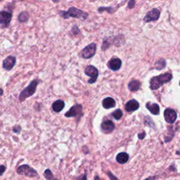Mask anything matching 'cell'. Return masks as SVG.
I'll return each instance as SVG.
<instances>
[{
  "label": "cell",
  "mask_w": 180,
  "mask_h": 180,
  "mask_svg": "<svg viewBox=\"0 0 180 180\" xmlns=\"http://www.w3.org/2000/svg\"><path fill=\"white\" fill-rule=\"evenodd\" d=\"M16 58L14 56H10L3 61V68L7 71H11L16 64Z\"/></svg>",
  "instance_id": "13"
},
{
  "label": "cell",
  "mask_w": 180,
  "mask_h": 180,
  "mask_svg": "<svg viewBox=\"0 0 180 180\" xmlns=\"http://www.w3.org/2000/svg\"><path fill=\"white\" fill-rule=\"evenodd\" d=\"M164 118L168 123L173 124L177 120V113L172 108H166L164 111Z\"/></svg>",
  "instance_id": "8"
},
{
  "label": "cell",
  "mask_w": 180,
  "mask_h": 180,
  "mask_svg": "<svg viewBox=\"0 0 180 180\" xmlns=\"http://www.w3.org/2000/svg\"><path fill=\"white\" fill-rule=\"evenodd\" d=\"M160 13L159 12V10H158L157 9H154L150 11V12H148L146 13V15L145 16V17L144 18V22L149 23L150 21H157L160 17Z\"/></svg>",
  "instance_id": "9"
},
{
  "label": "cell",
  "mask_w": 180,
  "mask_h": 180,
  "mask_svg": "<svg viewBox=\"0 0 180 180\" xmlns=\"http://www.w3.org/2000/svg\"><path fill=\"white\" fill-rule=\"evenodd\" d=\"M96 50V44L95 43H92V44L86 47L85 49H83L81 55L84 58H90L95 55Z\"/></svg>",
  "instance_id": "7"
},
{
  "label": "cell",
  "mask_w": 180,
  "mask_h": 180,
  "mask_svg": "<svg viewBox=\"0 0 180 180\" xmlns=\"http://www.w3.org/2000/svg\"><path fill=\"white\" fill-rule=\"evenodd\" d=\"M44 176L47 180H52L53 179V174L49 169H47V170L44 171Z\"/></svg>",
  "instance_id": "22"
},
{
  "label": "cell",
  "mask_w": 180,
  "mask_h": 180,
  "mask_svg": "<svg viewBox=\"0 0 180 180\" xmlns=\"http://www.w3.org/2000/svg\"><path fill=\"white\" fill-rule=\"evenodd\" d=\"M60 14L64 18H67L69 17H74V18H80V19H82V20L86 19L88 16L87 13L83 12L82 11L77 9L75 7L70 8L68 12H61Z\"/></svg>",
  "instance_id": "3"
},
{
  "label": "cell",
  "mask_w": 180,
  "mask_h": 180,
  "mask_svg": "<svg viewBox=\"0 0 180 180\" xmlns=\"http://www.w3.org/2000/svg\"><path fill=\"white\" fill-rule=\"evenodd\" d=\"M21 130V126H19V125L15 126V127L13 128V132L15 133H19Z\"/></svg>",
  "instance_id": "26"
},
{
  "label": "cell",
  "mask_w": 180,
  "mask_h": 180,
  "mask_svg": "<svg viewBox=\"0 0 180 180\" xmlns=\"http://www.w3.org/2000/svg\"><path fill=\"white\" fill-rule=\"evenodd\" d=\"M85 72L87 76L90 77V79L88 80V82L90 83V84H93V83H95L96 81L99 76V71L97 68H95V66H87L85 70Z\"/></svg>",
  "instance_id": "5"
},
{
  "label": "cell",
  "mask_w": 180,
  "mask_h": 180,
  "mask_svg": "<svg viewBox=\"0 0 180 180\" xmlns=\"http://www.w3.org/2000/svg\"><path fill=\"white\" fill-rule=\"evenodd\" d=\"M83 115L82 113V106L80 104H76L71 107L68 112L65 113V116L66 118H72V117H77L82 116Z\"/></svg>",
  "instance_id": "6"
},
{
  "label": "cell",
  "mask_w": 180,
  "mask_h": 180,
  "mask_svg": "<svg viewBox=\"0 0 180 180\" xmlns=\"http://www.w3.org/2000/svg\"><path fill=\"white\" fill-rule=\"evenodd\" d=\"M146 107L153 115H158L160 114V106H158V104L155 103L148 102V103L146 104Z\"/></svg>",
  "instance_id": "15"
},
{
  "label": "cell",
  "mask_w": 180,
  "mask_h": 180,
  "mask_svg": "<svg viewBox=\"0 0 180 180\" xmlns=\"http://www.w3.org/2000/svg\"><path fill=\"white\" fill-rule=\"evenodd\" d=\"M95 180H101V179L99 178V177L98 175H96L95 177Z\"/></svg>",
  "instance_id": "33"
},
{
  "label": "cell",
  "mask_w": 180,
  "mask_h": 180,
  "mask_svg": "<svg viewBox=\"0 0 180 180\" xmlns=\"http://www.w3.org/2000/svg\"><path fill=\"white\" fill-rule=\"evenodd\" d=\"M122 66V61L118 58H113L108 63V68L113 71H117Z\"/></svg>",
  "instance_id": "12"
},
{
  "label": "cell",
  "mask_w": 180,
  "mask_h": 180,
  "mask_svg": "<svg viewBox=\"0 0 180 180\" xmlns=\"http://www.w3.org/2000/svg\"><path fill=\"white\" fill-rule=\"evenodd\" d=\"M116 105L115 103V101L114 99H113L111 97H107L105 98L103 101H102V106L104 108L106 109H110L112 108H114Z\"/></svg>",
  "instance_id": "16"
},
{
  "label": "cell",
  "mask_w": 180,
  "mask_h": 180,
  "mask_svg": "<svg viewBox=\"0 0 180 180\" xmlns=\"http://www.w3.org/2000/svg\"><path fill=\"white\" fill-rule=\"evenodd\" d=\"M39 84L38 80H34L31 82L28 87L24 89V90L21 92L19 95V101H25L27 98L30 97V96H33L36 92L37 87Z\"/></svg>",
  "instance_id": "2"
},
{
  "label": "cell",
  "mask_w": 180,
  "mask_h": 180,
  "mask_svg": "<svg viewBox=\"0 0 180 180\" xmlns=\"http://www.w3.org/2000/svg\"><path fill=\"white\" fill-rule=\"evenodd\" d=\"M141 87V82L138 80H132L128 84V88L131 92H136Z\"/></svg>",
  "instance_id": "19"
},
{
  "label": "cell",
  "mask_w": 180,
  "mask_h": 180,
  "mask_svg": "<svg viewBox=\"0 0 180 180\" xmlns=\"http://www.w3.org/2000/svg\"><path fill=\"white\" fill-rule=\"evenodd\" d=\"M77 180H87V174H82V175L78 177H77Z\"/></svg>",
  "instance_id": "29"
},
{
  "label": "cell",
  "mask_w": 180,
  "mask_h": 180,
  "mask_svg": "<svg viewBox=\"0 0 180 180\" xmlns=\"http://www.w3.org/2000/svg\"><path fill=\"white\" fill-rule=\"evenodd\" d=\"M112 115L115 120H119L122 118L123 113H122V111L120 109H116L113 113Z\"/></svg>",
  "instance_id": "21"
},
{
  "label": "cell",
  "mask_w": 180,
  "mask_h": 180,
  "mask_svg": "<svg viewBox=\"0 0 180 180\" xmlns=\"http://www.w3.org/2000/svg\"><path fill=\"white\" fill-rule=\"evenodd\" d=\"M65 107V103L62 100H57L52 104L53 111L56 113L61 112Z\"/></svg>",
  "instance_id": "17"
},
{
  "label": "cell",
  "mask_w": 180,
  "mask_h": 180,
  "mask_svg": "<svg viewBox=\"0 0 180 180\" xmlns=\"http://www.w3.org/2000/svg\"><path fill=\"white\" fill-rule=\"evenodd\" d=\"M101 131L105 134L111 133L115 129V124L111 120H104L101 125Z\"/></svg>",
  "instance_id": "10"
},
{
  "label": "cell",
  "mask_w": 180,
  "mask_h": 180,
  "mask_svg": "<svg viewBox=\"0 0 180 180\" xmlns=\"http://www.w3.org/2000/svg\"><path fill=\"white\" fill-rule=\"evenodd\" d=\"M139 108V102L135 99H132L129 101L125 105V110L127 112H133L138 110Z\"/></svg>",
  "instance_id": "14"
},
{
  "label": "cell",
  "mask_w": 180,
  "mask_h": 180,
  "mask_svg": "<svg viewBox=\"0 0 180 180\" xmlns=\"http://www.w3.org/2000/svg\"><path fill=\"white\" fill-rule=\"evenodd\" d=\"M134 5H135V1H134V0H131L128 3V7L132 9V8L134 7Z\"/></svg>",
  "instance_id": "28"
},
{
  "label": "cell",
  "mask_w": 180,
  "mask_h": 180,
  "mask_svg": "<svg viewBox=\"0 0 180 180\" xmlns=\"http://www.w3.org/2000/svg\"><path fill=\"white\" fill-rule=\"evenodd\" d=\"M165 66H166L165 61L164 60V59L161 58V59H160L159 61H158L156 63H155V68H156L158 70H159V71H160V70H162L165 68Z\"/></svg>",
  "instance_id": "20"
},
{
  "label": "cell",
  "mask_w": 180,
  "mask_h": 180,
  "mask_svg": "<svg viewBox=\"0 0 180 180\" xmlns=\"http://www.w3.org/2000/svg\"><path fill=\"white\" fill-rule=\"evenodd\" d=\"M5 170H6V167L3 165H0V176L4 174Z\"/></svg>",
  "instance_id": "27"
},
{
  "label": "cell",
  "mask_w": 180,
  "mask_h": 180,
  "mask_svg": "<svg viewBox=\"0 0 180 180\" xmlns=\"http://www.w3.org/2000/svg\"><path fill=\"white\" fill-rule=\"evenodd\" d=\"M145 136H146V133L144 132H143L141 134H138V136H139V138L140 139H144V137H145Z\"/></svg>",
  "instance_id": "30"
},
{
  "label": "cell",
  "mask_w": 180,
  "mask_h": 180,
  "mask_svg": "<svg viewBox=\"0 0 180 180\" xmlns=\"http://www.w3.org/2000/svg\"><path fill=\"white\" fill-rule=\"evenodd\" d=\"M144 180H156V179H155V177H149V178H147Z\"/></svg>",
  "instance_id": "31"
},
{
  "label": "cell",
  "mask_w": 180,
  "mask_h": 180,
  "mask_svg": "<svg viewBox=\"0 0 180 180\" xmlns=\"http://www.w3.org/2000/svg\"><path fill=\"white\" fill-rule=\"evenodd\" d=\"M172 79H173V75L170 72H166L158 76L152 77L150 81V88L152 90H156L164 84L171 81Z\"/></svg>",
  "instance_id": "1"
},
{
  "label": "cell",
  "mask_w": 180,
  "mask_h": 180,
  "mask_svg": "<svg viewBox=\"0 0 180 180\" xmlns=\"http://www.w3.org/2000/svg\"><path fill=\"white\" fill-rule=\"evenodd\" d=\"M129 155L125 152H121L118 154L116 156V160L118 163L120 164H125L129 160Z\"/></svg>",
  "instance_id": "18"
},
{
  "label": "cell",
  "mask_w": 180,
  "mask_h": 180,
  "mask_svg": "<svg viewBox=\"0 0 180 180\" xmlns=\"http://www.w3.org/2000/svg\"><path fill=\"white\" fill-rule=\"evenodd\" d=\"M3 93H4V91L2 89L0 88V96H2V95H3Z\"/></svg>",
  "instance_id": "32"
},
{
  "label": "cell",
  "mask_w": 180,
  "mask_h": 180,
  "mask_svg": "<svg viewBox=\"0 0 180 180\" xmlns=\"http://www.w3.org/2000/svg\"><path fill=\"white\" fill-rule=\"evenodd\" d=\"M12 14L8 12H0V24L7 27L9 25Z\"/></svg>",
  "instance_id": "11"
},
{
  "label": "cell",
  "mask_w": 180,
  "mask_h": 180,
  "mask_svg": "<svg viewBox=\"0 0 180 180\" xmlns=\"http://www.w3.org/2000/svg\"><path fill=\"white\" fill-rule=\"evenodd\" d=\"M0 1H2V0H0Z\"/></svg>",
  "instance_id": "35"
},
{
  "label": "cell",
  "mask_w": 180,
  "mask_h": 180,
  "mask_svg": "<svg viewBox=\"0 0 180 180\" xmlns=\"http://www.w3.org/2000/svg\"><path fill=\"white\" fill-rule=\"evenodd\" d=\"M52 180H58V179H52Z\"/></svg>",
  "instance_id": "34"
},
{
  "label": "cell",
  "mask_w": 180,
  "mask_h": 180,
  "mask_svg": "<svg viewBox=\"0 0 180 180\" xmlns=\"http://www.w3.org/2000/svg\"><path fill=\"white\" fill-rule=\"evenodd\" d=\"M144 124L146 125L149 126L150 127H155V124L154 122H153V120L151 119V118L147 116L145 118V120H144Z\"/></svg>",
  "instance_id": "23"
},
{
  "label": "cell",
  "mask_w": 180,
  "mask_h": 180,
  "mask_svg": "<svg viewBox=\"0 0 180 180\" xmlns=\"http://www.w3.org/2000/svg\"><path fill=\"white\" fill-rule=\"evenodd\" d=\"M17 173L21 175L29 177H35L38 176V173L35 169L30 167L28 165H21L17 169Z\"/></svg>",
  "instance_id": "4"
},
{
  "label": "cell",
  "mask_w": 180,
  "mask_h": 180,
  "mask_svg": "<svg viewBox=\"0 0 180 180\" xmlns=\"http://www.w3.org/2000/svg\"><path fill=\"white\" fill-rule=\"evenodd\" d=\"M107 174H108L110 180H119L114 175V174H113L111 172H108V173H107Z\"/></svg>",
  "instance_id": "25"
},
{
  "label": "cell",
  "mask_w": 180,
  "mask_h": 180,
  "mask_svg": "<svg viewBox=\"0 0 180 180\" xmlns=\"http://www.w3.org/2000/svg\"><path fill=\"white\" fill-rule=\"evenodd\" d=\"M28 17H29V15L28 13L23 12L19 15V18H18V19H19L21 22H26V21L28 19Z\"/></svg>",
  "instance_id": "24"
}]
</instances>
